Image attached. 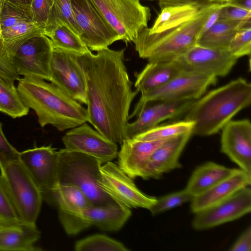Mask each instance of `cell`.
Listing matches in <instances>:
<instances>
[{
  "instance_id": "cell-24",
  "label": "cell",
  "mask_w": 251,
  "mask_h": 251,
  "mask_svg": "<svg viewBox=\"0 0 251 251\" xmlns=\"http://www.w3.org/2000/svg\"><path fill=\"white\" fill-rule=\"evenodd\" d=\"M183 70L175 60L149 61L136 75V90L145 95L164 85Z\"/></svg>"
},
{
  "instance_id": "cell-1",
  "label": "cell",
  "mask_w": 251,
  "mask_h": 251,
  "mask_svg": "<svg viewBox=\"0 0 251 251\" xmlns=\"http://www.w3.org/2000/svg\"><path fill=\"white\" fill-rule=\"evenodd\" d=\"M125 49L109 48L77 56L86 84L88 122L109 140L126 138L131 104L138 93L132 89L124 63Z\"/></svg>"
},
{
  "instance_id": "cell-30",
  "label": "cell",
  "mask_w": 251,
  "mask_h": 251,
  "mask_svg": "<svg viewBox=\"0 0 251 251\" xmlns=\"http://www.w3.org/2000/svg\"><path fill=\"white\" fill-rule=\"evenodd\" d=\"M64 24L79 36L71 0H54L44 27V34L49 37L56 26ZM80 37V36H79Z\"/></svg>"
},
{
  "instance_id": "cell-9",
  "label": "cell",
  "mask_w": 251,
  "mask_h": 251,
  "mask_svg": "<svg viewBox=\"0 0 251 251\" xmlns=\"http://www.w3.org/2000/svg\"><path fill=\"white\" fill-rule=\"evenodd\" d=\"M80 37L90 50L108 48L120 40L91 0H71Z\"/></svg>"
},
{
  "instance_id": "cell-50",
  "label": "cell",
  "mask_w": 251,
  "mask_h": 251,
  "mask_svg": "<svg viewBox=\"0 0 251 251\" xmlns=\"http://www.w3.org/2000/svg\"></svg>"
},
{
  "instance_id": "cell-23",
  "label": "cell",
  "mask_w": 251,
  "mask_h": 251,
  "mask_svg": "<svg viewBox=\"0 0 251 251\" xmlns=\"http://www.w3.org/2000/svg\"><path fill=\"white\" fill-rule=\"evenodd\" d=\"M131 215L130 208L114 201L104 205L90 204L83 210L81 217L87 228L94 226L113 231L120 229Z\"/></svg>"
},
{
  "instance_id": "cell-6",
  "label": "cell",
  "mask_w": 251,
  "mask_h": 251,
  "mask_svg": "<svg viewBox=\"0 0 251 251\" xmlns=\"http://www.w3.org/2000/svg\"><path fill=\"white\" fill-rule=\"evenodd\" d=\"M0 171L21 222L36 225L43 200L27 170L19 158L0 166Z\"/></svg>"
},
{
  "instance_id": "cell-36",
  "label": "cell",
  "mask_w": 251,
  "mask_h": 251,
  "mask_svg": "<svg viewBox=\"0 0 251 251\" xmlns=\"http://www.w3.org/2000/svg\"><path fill=\"white\" fill-rule=\"evenodd\" d=\"M228 50L238 59L245 56H250L251 25L243 27L236 33L229 44Z\"/></svg>"
},
{
  "instance_id": "cell-43",
  "label": "cell",
  "mask_w": 251,
  "mask_h": 251,
  "mask_svg": "<svg viewBox=\"0 0 251 251\" xmlns=\"http://www.w3.org/2000/svg\"><path fill=\"white\" fill-rule=\"evenodd\" d=\"M224 3H222L220 6L215 9L209 15L203 26L201 34L208 29L218 21L220 9Z\"/></svg>"
},
{
  "instance_id": "cell-27",
  "label": "cell",
  "mask_w": 251,
  "mask_h": 251,
  "mask_svg": "<svg viewBox=\"0 0 251 251\" xmlns=\"http://www.w3.org/2000/svg\"><path fill=\"white\" fill-rule=\"evenodd\" d=\"M249 25H251V20L219 21L200 35L197 45L214 50H228L236 33L240 29Z\"/></svg>"
},
{
  "instance_id": "cell-47",
  "label": "cell",
  "mask_w": 251,
  "mask_h": 251,
  "mask_svg": "<svg viewBox=\"0 0 251 251\" xmlns=\"http://www.w3.org/2000/svg\"><path fill=\"white\" fill-rule=\"evenodd\" d=\"M211 2H218V3H225L228 0H208Z\"/></svg>"
},
{
  "instance_id": "cell-44",
  "label": "cell",
  "mask_w": 251,
  "mask_h": 251,
  "mask_svg": "<svg viewBox=\"0 0 251 251\" xmlns=\"http://www.w3.org/2000/svg\"><path fill=\"white\" fill-rule=\"evenodd\" d=\"M226 3L229 5L251 11V0H228Z\"/></svg>"
},
{
  "instance_id": "cell-25",
  "label": "cell",
  "mask_w": 251,
  "mask_h": 251,
  "mask_svg": "<svg viewBox=\"0 0 251 251\" xmlns=\"http://www.w3.org/2000/svg\"><path fill=\"white\" fill-rule=\"evenodd\" d=\"M235 169L213 162H206L194 171L185 189L194 198L229 176Z\"/></svg>"
},
{
  "instance_id": "cell-46",
  "label": "cell",
  "mask_w": 251,
  "mask_h": 251,
  "mask_svg": "<svg viewBox=\"0 0 251 251\" xmlns=\"http://www.w3.org/2000/svg\"><path fill=\"white\" fill-rule=\"evenodd\" d=\"M12 4L30 7L31 2L33 0H4Z\"/></svg>"
},
{
  "instance_id": "cell-41",
  "label": "cell",
  "mask_w": 251,
  "mask_h": 251,
  "mask_svg": "<svg viewBox=\"0 0 251 251\" xmlns=\"http://www.w3.org/2000/svg\"><path fill=\"white\" fill-rule=\"evenodd\" d=\"M20 152L12 146L5 137L0 122V166L19 158Z\"/></svg>"
},
{
  "instance_id": "cell-4",
  "label": "cell",
  "mask_w": 251,
  "mask_h": 251,
  "mask_svg": "<svg viewBox=\"0 0 251 251\" xmlns=\"http://www.w3.org/2000/svg\"><path fill=\"white\" fill-rule=\"evenodd\" d=\"M18 81L22 101L34 110L41 127L50 125L63 131L88 122L86 108L52 83L31 77Z\"/></svg>"
},
{
  "instance_id": "cell-37",
  "label": "cell",
  "mask_w": 251,
  "mask_h": 251,
  "mask_svg": "<svg viewBox=\"0 0 251 251\" xmlns=\"http://www.w3.org/2000/svg\"><path fill=\"white\" fill-rule=\"evenodd\" d=\"M0 217L8 221L22 223L0 174Z\"/></svg>"
},
{
  "instance_id": "cell-18",
  "label": "cell",
  "mask_w": 251,
  "mask_h": 251,
  "mask_svg": "<svg viewBox=\"0 0 251 251\" xmlns=\"http://www.w3.org/2000/svg\"><path fill=\"white\" fill-rule=\"evenodd\" d=\"M221 151L240 169L251 175V124L231 120L221 129Z\"/></svg>"
},
{
  "instance_id": "cell-31",
  "label": "cell",
  "mask_w": 251,
  "mask_h": 251,
  "mask_svg": "<svg viewBox=\"0 0 251 251\" xmlns=\"http://www.w3.org/2000/svg\"><path fill=\"white\" fill-rule=\"evenodd\" d=\"M49 37L54 48L77 55L90 51L80 37L64 24L58 25Z\"/></svg>"
},
{
  "instance_id": "cell-19",
  "label": "cell",
  "mask_w": 251,
  "mask_h": 251,
  "mask_svg": "<svg viewBox=\"0 0 251 251\" xmlns=\"http://www.w3.org/2000/svg\"><path fill=\"white\" fill-rule=\"evenodd\" d=\"M194 100L155 101L148 103L135 121L127 123L125 139H132L155 127L162 121L183 115Z\"/></svg>"
},
{
  "instance_id": "cell-3",
  "label": "cell",
  "mask_w": 251,
  "mask_h": 251,
  "mask_svg": "<svg viewBox=\"0 0 251 251\" xmlns=\"http://www.w3.org/2000/svg\"><path fill=\"white\" fill-rule=\"evenodd\" d=\"M251 102V84L239 77L194 100L183 114L194 123L193 135L217 133Z\"/></svg>"
},
{
  "instance_id": "cell-32",
  "label": "cell",
  "mask_w": 251,
  "mask_h": 251,
  "mask_svg": "<svg viewBox=\"0 0 251 251\" xmlns=\"http://www.w3.org/2000/svg\"><path fill=\"white\" fill-rule=\"evenodd\" d=\"M194 123L183 120L155 127L132 139L142 141H164L174 137L192 132Z\"/></svg>"
},
{
  "instance_id": "cell-45",
  "label": "cell",
  "mask_w": 251,
  "mask_h": 251,
  "mask_svg": "<svg viewBox=\"0 0 251 251\" xmlns=\"http://www.w3.org/2000/svg\"><path fill=\"white\" fill-rule=\"evenodd\" d=\"M22 223L8 221L0 217V231L4 229L17 226Z\"/></svg>"
},
{
  "instance_id": "cell-17",
  "label": "cell",
  "mask_w": 251,
  "mask_h": 251,
  "mask_svg": "<svg viewBox=\"0 0 251 251\" xmlns=\"http://www.w3.org/2000/svg\"><path fill=\"white\" fill-rule=\"evenodd\" d=\"M53 194L59 218L65 232L74 235L87 228L81 215L91 203L84 193L74 185L57 183Z\"/></svg>"
},
{
  "instance_id": "cell-20",
  "label": "cell",
  "mask_w": 251,
  "mask_h": 251,
  "mask_svg": "<svg viewBox=\"0 0 251 251\" xmlns=\"http://www.w3.org/2000/svg\"><path fill=\"white\" fill-rule=\"evenodd\" d=\"M192 135V132H189L164 141L151 156L141 177L157 179L165 173L180 168L179 157Z\"/></svg>"
},
{
  "instance_id": "cell-29",
  "label": "cell",
  "mask_w": 251,
  "mask_h": 251,
  "mask_svg": "<svg viewBox=\"0 0 251 251\" xmlns=\"http://www.w3.org/2000/svg\"><path fill=\"white\" fill-rule=\"evenodd\" d=\"M29 109L22 101L14 82L0 77V111L15 119L26 115Z\"/></svg>"
},
{
  "instance_id": "cell-2",
  "label": "cell",
  "mask_w": 251,
  "mask_h": 251,
  "mask_svg": "<svg viewBox=\"0 0 251 251\" xmlns=\"http://www.w3.org/2000/svg\"><path fill=\"white\" fill-rule=\"evenodd\" d=\"M223 3L208 0H159L160 12L133 43L148 61L174 60L197 45L209 15Z\"/></svg>"
},
{
  "instance_id": "cell-38",
  "label": "cell",
  "mask_w": 251,
  "mask_h": 251,
  "mask_svg": "<svg viewBox=\"0 0 251 251\" xmlns=\"http://www.w3.org/2000/svg\"><path fill=\"white\" fill-rule=\"evenodd\" d=\"M54 0H33L30 9L33 22L44 28Z\"/></svg>"
},
{
  "instance_id": "cell-15",
  "label": "cell",
  "mask_w": 251,
  "mask_h": 251,
  "mask_svg": "<svg viewBox=\"0 0 251 251\" xmlns=\"http://www.w3.org/2000/svg\"><path fill=\"white\" fill-rule=\"evenodd\" d=\"M66 150L80 152L98 159L102 164L117 157V144L84 123L68 131L62 137Z\"/></svg>"
},
{
  "instance_id": "cell-5",
  "label": "cell",
  "mask_w": 251,
  "mask_h": 251,
  "mask_svg": "<svg viewBox=\"0 0 251 251\" xmlns=\"http://www.w3.org/2000/svg\"><path fill=\"white\" fill-rule=\"evenodd\" d=\"M101 163L89 155L65 149L58 151L57 183L79 188L91 204L104 205L113 201L99 186Z\"/></svg>"
},
{
  "instance_id": "cell-40",
  "label": "cell",
  "mask_w": 251,
  "mask_h": 251,
  "mask_svg": "<svg viewBox=\"0 0 251 251\" xmlns=\"http://www.w3.org/2000/svg\"><path fill=\"white\" fill-rule=\"evenodd\" d=\"M20 75L17 74L12 59L0 40V77L11 81L19 80Z\"/></svg>"
},
{
  "instance_id": "cell-48",
  "label": "cell",
  "mask_w": 251,
  "mask_h": 251,
  "mask_svg": "<svg viewBox=\"0 0 251 251\" xmlns=\"http://www.w3.org/2000/svg\"><path fill=\"white\" fill-rule=\"evenodd\" d=\"M0 34H1V31H0Z\"/></svg>"
},
{
  "instance_id": "cell-34",
  "label": "cell",
  "mask_w": 251,
  "mask_h": 251,
  "mask_svg": "<svg viewBox=\"0 0 251 251\" xmlns=\"http://www.w3.org/2000/svg\"><path fill=\"white\" fill-rule=\"evenodd\" d=\"M22 22H33L30 7L17 5L1 0L0 31Z\"/></svg>"
},
{
  "instance_id": "cell-10",
  "label": "cell",
  "mask_w": 251,
  "mask_h": 251,
  "mask_svg": "<svg viewBox=\"0 0 251 251\" xmlns=\"http://www.w3.org/2000/svg\"><path fill=\"white\" fill-rule=\"evenodd\" d=\"M53 51L50 38L41 33L21 45L12 56V61L19 75L50 81Z\"/></svg>"
},
{
  "instance_id": "cell-16",
  "label": "cell",
  "mask_w": 251,
  "mask_h": 251,
  "mask_svg": "<svg viewBox=\"0 0 251 251\" xmlns=\"http://www.w3.org/2000/svg\"><path fill=\"white\" fill-rule=\"evenodd\" d=\"M175 60L183 70L217 77L228 74L238 59L228 50H214L196 45Z\"/></svg>"
},
{
  "instance_id": "cell-42",
  "label": "cell",
  "mask_w": 251,
  "mask_h": 251,
  "mask_svg": "<svg viewBox=\"0 0 251 251\" xmlns=\"http://www.w3.org/2000/svg\"><path fill=\"white\" fill-rule=\"evenodd\" d=\"M230 251H251V227L246 229L230 248Z\"/></svg>"
},
{
  "instance_id": "cell-26",
  "label": "cell",
  "mask_w": 251,
  "mask_h": 251,
  "mask_svg": "<svg viewBox=\"0 0 251 251\" xmlns=\"http://www.w3.org/2000/svg\"><path fill=\"white\" fill-rule=\"evenodd\" d=\"M40 237L36 225L22 223L0 231V251H38L34 244Z\"/></svg>"
},
{
  "instance_id": "cell-22",
  "label": "cell",
  "mask_w": 251,
  "mask_h": 251,
  "mask_svg": "<svg viewBox=\"0 0 251 251\" xmlns=\"http://www.w3.org/2000/svg\"><path fill=\"white\" fill-rule=\"evenodd\" d=\"M251 183V175L240 169H236L228 177L195 197L191 201V209L194 213L216 204L230 197Z\"/></svg>"
},
{
  "instance_id": "cell-35",
  "label": "cell",
  "mask_w": 251,
  "mask_h": 251,
  "mask_svg": "<svg viewBox=\"0 0 251 251\" xmlns=\"http://www.w3.org/2000/svg\"><path fill=\"white\" fill-rule=\"evenodd\" d=\"M193 198L194 197L184 189L157 199L149 211L152 215L159 214L191 201Z\"/></svg>"
},
{
  "instance_id": "cell-49",
  "label": "cell",
  "mask_w": 251,
  "mask_h": 251,
  "mask_svg": "<svg viewBox=\"0 0 251 251\" xmlns=\"http://www.w3.org/2000/svg\"><path fill=\"white\" fill-rule=\"evenodd\" d=\"M0 1H1V0H0Z\"/></svg>"
},
{
  "instance_id": "cell-8",
  "label": "cell",
  "mask_w": 251,
  "mask_h": 251,
  "mask_svg": "<svg viewBox=\"0 0 251 251\" xmlns=\"http://www.w3.org/2000/svg\"><path fill=\"white\" fill-rule=\"evenodd\" d=\"M217 77L198 72L183 70L162 86L141 97L128 120L137 117L149 102L155 101L196 100L204 95L207 89L217 82Z\"/></svg>"
},
{
  "instance_id": "cell-12",
  "label": "cell",
  "mask_w": 251,
  "mask_h": 251,
  "mask_svg": "<svg viewBox=\"0 0 251 251\" xmlns=\"http://www.w3.org/2000/svg\"><path fill=\"white\" fill-rule=\"evenodd\" d=\"M19 159L49 204L55 206L53 189L57 183L58 151L51 147H34L20 152Z\"/></svg>"
},
{
  "instance_id": "cell-28",
  "label": "cell",
  "mask_w": 251,
  "mask_h": 251,
  "mask_svg": "<svg viewBox=\"0 0 251 251\" xmlns=\"http://www.w3.org/2000/svg\"><path fill=\"white\" fill-rule=\"evenodd\" d=\"M44 34V29L34 22H22L1 31L0 40L10 57L31 37Z\"/></svg>"
},
{
  "instance_id": "cell-33",
  "label": "cell",
  "mask_w": 251,
  "mask_h": 251,
  "mask_svg": "<svg viewBox=\"0 0 251 251\" xmlns=\"http://www.w3.org/2000/svg\"><path fill=\"white\" fill-rule=\"evenodd\" d=\"M75 251H128L122 243L105 235L97 234L77 241Z\"/></svg>"
},
{
  "instance_id": "cell-7",
  "label": "cell",
  "mask_w": 251,
  "mask_h": 251,
  "mask_svg": "<svg viewBox=\"0 0 251 251\" xmlns=\"http://www.w3.org/2000/svg\"><path fill=\"white\" fill-rule=\"evenodd\" d=\"M120 40L133 42L151 18L150 8L140 0H91Z\"/></svg>"
},
{
  "instance_id": "cell-13",
  "label": "cell",
  "mask_w": 251,
  "mask_h": 251,
  "mask_svg": "<svg viewBox=\"0 0 251 251\" xmlns=\"http://www.w3.org/2000/svg\"><path fill=\"white\" fill-rule=\"evenodd\" d=\"M78 55L53 48L50 81L73 99L86 104L85 77Z\"/></svg>"
},
{
  "instance_id": "cell-11",
  "label": "cell",
  "mask_w": 251,
  "mask_h": 251,
  "mask_svg": "<svg viewBox=\"0 0 251 251\" xmlns=\"http://www.w3.org/2000/svg\"><path fill=\"white\" fill-rule=\"evenodd\" d=\"M100 187L113 200L129 208H142L149 210L157 198L147 195L136 186L133 179L116 164L109 161L100 169Z\"/></svg>"
},
{
  "instance_id": "cell-14",
  "label": "cell",
  "mask_w": 251,
  "mask_h": 251,
  "mask_svg": "<svg viewBox=\"0 0 251 251\" xmlns=\"http://www.w3.org/2000/svg\"><path fill=\"white\" fill-rule=\"evenodd\" d=\"M251 210V189L246 187L227 199L195 213L193 227L202 230L236 220Z\"/></svg>"
},
{
  "instance_id": "cell-39",
  "label": "cell",
  "mask_w": 251,
  "mask_h": 251,
  "mask_svg": "<svg viewBox=\"0 0 251 251\" xmlns=\"http://www.w3.org/2000/svg\"><path fill=\"white\" fill-rule=\"evenodd\" d=\"M251 11L229 5L225 2L220 8L219 21H248L251 20Z\"/></svg>"
},
{
  "instance_id": "cell-21",
  "label": "cell",
  "mask_w": 251,
  "mask_h": 251,
  "mask_svg": "<svg viewBox=\"0 0 251 251\" xmlns=\"http://www.w3.org/2000/svg\"><path fill=\"white\" fill-rule=\"evenodd\" d=\"M165 141L125 139L117 155L118 166L131 178L141 177L151 156Z\"/></svg>"
}]
</instances>
